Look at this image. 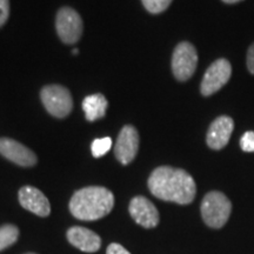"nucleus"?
I'll return each mask as SVG.
<instances>
[{
  "label": "nucleus",
  "instance_id": "20e7f679",
  "mask_svg": "<svg viewBox=\"0 0 254 254\" xmlns=\"http://www.w3.org/2000/svg\"><path fill=\"white\" fill-rule=\"evenodd\" d=\"M198 65V52L189 41H182L176 46L172 55V72L177 80L187 81L194 74Z\"/></svg>",
  "mask_w": 254,
  "mask_h": 254
},
{
  "label": "nucleus",
  "instance_id": "f257e3e1",
  "mask_svg": "<svg viewBox=\"0 0 254 254\" xmlns=\"http://www.w3.org/2000/svg\"><path fill=\"white\" fill-rule=\"evenodd\" d=\"M148 189L155 198L164 201L189 205L196 194V185L190 173L182 168L160 166L148 178Z\"/></svg>",
  "mask_w": 254,
  "mask_h": 254
},
{
  "label": "nucleus",
  "instance_id": "ddd939ff",
  "mask_svg": "<svg viewBox=\"0 0 254 254\" xmlns=\"http://www.w3.org/2000/svg\"><path fill=\"white\" fill-rule=\"evenodd\" d=\"M69 244L86 253H94L100 249L101 239L97 233L85 227H72L67 231Z\"/></svg>",
  "mask_w": 254,
  "mask_h": 254
},
{
  "label": "nucleus",
  "instance_id": "a211bd4d",
  "mask_svg": "<svg viewBox=\"0 0 254 254\" xmlns=\"http://www.w3.org/2000/svg\"><path fill=\"white\" fill-rule=\"evenodd\" d=\"M240 148L247 153H253L254 152V132L247 131L241 135L240 138Z\"/></svg>",
  "mask_w": 254,
  "mask_h": 254
},
{
  "label": "nucleus",
  "instance_id": "b1692460",
  "mask_svg": "<svg viewBox=\"0 0 254 254\" xmlns=\"http://www.w3.org/2000/svg\"><path fill=\"white\" fill-rule=\"evenodd\" d=\"M25 254H36V253H25Z\"/></svg>",
  "mask_w": 254,
  "mask_h": 254
},
{
  "label": "nucleus",
  "instance_id": "9b49d317",
  "mask_svg": "<svg viewBox=\"0 0 254 254\" xmlns=\"http://www.w3.org/2000/svg\"><path fill=\"white\" fill-rule=\"evenodd\" d=\"M0 154L19 166L31 167L37 164L34 152L13 139L0 138Z\"/></svg>",
  "mask_w": 254,
  "mask_h": 254
},
{
  "label": "nucleus",
  "instance_id": "4468645a",
  "mask_svg": "<svg viewBox=\"0 0 254 254\" xmlns=\"http://www.w3.org/2000/svg\"><path fill=\"white\" fill-rule=\"evenodd\" d=\"M107 100L103 94L97 93L88 95L82 101V110L88 122H95V120L103 118L107 110Z\"/></svg>",
  "mask_w": 254,
  "mask_h": 254
},
{
  "label": "nucleus",
  "instance_id": "2eb2a0df",
  "mask_svg": "<svg viewBox=\"0 0 254 254\" xmlns=\"http://www.w3.org/2000/svg\"><path fill=\"white\" fill-rule=\"evenodd\" d=\"M19 237V230L14 225L7 224L0 227V252L15 244Z\"/></svg>",
  "mask_w": 254,
  "mask_h": 254
},
{
  "label": "nucleus",
  "instance_id": "f8f14e48",
  "mask_svg": "<svg viewBox=\"0 0 254 254\" xmlns=\"http://www.w3.org/2000/svg\"><path fill=\"white\" fill-rule=\"evenodd\" d=\"M19 202L25 209L39 217H49L51 205L49 199L36 187L24 186L19 190Z\"/></svg>",
  "mask_w": 254,
  "mask_h": 254
},
{
  "label": "nucleus",
  "instance_id": "aec40b11",
  "mask_svg": "<svg viewBox=\"0 0 254 254\" xmlns=\"http://www.w3.org/2000/svg\"><path fill=\"white\" fill-rule=\"evenodd\" d=\"M246 66L251 74L254 75V43L251 44L249 50H247Z\"/></svg>",
  "mask_w": 254,
  "mask_h": 254
},
{
  "label": "nucleus",
  "instance_id": "dca6fc26",
  "mask_svg": "<svg viewBox=\"0 0 254 254\" xmlns=\"http://www.w3.org/2000/svg\"><path fill=\"white\" fill-rule=\"evenodd\" d=\"M112 147V139L110 136H105V138L95 139L92 142V154L94 158H100L105 155Z\"/></svg>",
  "mask_w": 254,
  "mask_h": 254
},
{
  "label": "nucleus",
  "instance_id": "6e6552de",
  "mask_svg": "<svg viewBox=\"0 0 254 254\" xmlns=\"http://www.w3.org/2000/svg\"><path fill=\"white\" fill-rule=\"evenodd\" d=\"M139 150V134L138 131L131 125H126L120 131L116 146L114 154L123 165H127L134 160Z\"/></svg>",
  "mask_w": 254,
  "mask_h": 254
},
{
  "label": "nucleus",
  "instance_id": "39448f33",
  "mask_svg": "<svg viewBox=\"0 0 254 254\" xmlns=\"http://www.w3.org/2000/svg\"><path fill=\"white\" fill-rule=\"evenodd\" d=\"M41 101L47 112L57 118H65L73 107L72 95L66 87L60 85H49L41 90Z\"/></svg>",
  "mask_w": 254,
  "mask_h": 254
},
{
  "label": "nucleus",
  "instance_id": "423d86ee",
  "mask_svg": "<svg viewBox=\"0 0 254 254\" xmlns=\"http://www.w3.org/2000/svg\"><path fill=\"white\" fill-rule=\"evenodd\" d=\"M232 75V65L227 59H217L206 69L204 78L200 84V92L204 97L217 93L230 81Z\"/></svg>",
  "mask_w": 254,
  "mask_h": 254
},
{
  "label": "nucleus",
  "instance_id": "7ed1b4c3",
  "mask_svg": "<svg viewBox=\"0 0 254 254\" xmlns=\"http://www.w3.org/2000/svg\"><path fill=\"white\" fill-rule=\"evenodd\" d=\"M202 220L211 228H221L230 219L232 202L224 193L212 190L204 196L200 206Z\"/></svg>",
  "mask_w": 254,
  "mask_h": 254
},
{
  "label": "nucleus",
  "instance_id": "f3484780",
  "mask_svg": "<svg viewBox=\"0 0 254 254\" xmlns=\"http://www.w3.org/2000/svg\"><path fill=\"white\" fill-rule=\"evenodd\" d=\"M144 7L152 14H158L166 11L172 0H141Z\"/></svg>",
  "mask_w": 254,
  "mask_h": 254
},
{
  "label": "nucleus",
  "instance_id": "f03ea898",
  "mask_svg": "<svg viewBox=\"0 0 254 254\" xmlns=\"http://www.w3.org/2000/svg\"><path fill=\"white\" fill-rule=\"evenodd\" d=\"M114 195L101 186H90L77 190L69 201V211L79 220L92 221L104 218L112 211Z\"/></svg>",
  "mask_w": 254,
  "mask_h": 254
},
{
  "label": "nucleus",
  "instance_id": "5701e85b",
  "mask_svg": "<svg viewBox=\"0 0 254 254\" xmlns=\"http://www.w3.org/2000/svg\"><path fill=\"white\" fill-rule=\"evenodd\" d=\"M73 55H78V49H74V50H73Z\"/></svg>",
  "mask_w": 254,
  "mask_h": 254
},
{
  "label": "nucleus",
  "instance_id": "9d476101",
  "mask_svg": "<svg viewBox=\"0 0 254 254\" xmlns=\"http://www.w3.org/2000/svg\"><path fill=\"white\" fill-rule=\"evenodd\" d=\"M129 213L136 224L145 228H154L159 224V212L154 204L145 196H134L129 202Z\"/></svg>",
  "mask_w": 254,
  "mask_h": 254
},
{
  "label": "nucleus",
  "instance_id": "4be33fe9",
  "mask_svg": "<svg viewBox=\"0 0 254 254\" xmlns=\"http://www.w3.org/2000/svg\"><path fill=\"white\" fill-rule=\"evenodd\" d=\"M225 4H237V2L241 1V0H222Z\"/></svg>",
  "mask_w": 254,
  "mask_h": 254
},
{
  "label": "nucleus",
  "instance_id": "1a4fd4ad",
  "mask_svg": "<svg viewBox=\"0 0 254 254\" xmlns=\"http://www.w3.org/2000/svg\"><path fill=\"white\" fill-rule=\"evenodd\" d=\"M234 129V120L228 116L215 118L208 127L206 134V144L211 150L220 151L230 141Z\"/></svg>",
  "mask_w": 254,
  "mask_h": 254
},
{
  "label": "nucleus",
  "instance_id": "0eeeda50",
  "mask_svg": "<svg viewBox=\"0 0 254 254\" xmlns=\"http://www.w3.org/2000/svg\"><path fill=\"white\" fill-rule=\"evenodd\" d=\"M56 28L63 43L75 44L82 34V20L77 11L71 7H62L56 19Z\"/></svg>",
  "mask_w": 254,
  "mask_h": 254
},
{
  "label": "nucleus",
  "instance_id": "6ab92c4d",
  "mask_svg": "<svg viewBox=\"0 0 254 254\" xmlns=\"http://www.w3.org/2000/svg\"><path fill=\"white\" fill-rule=\"evenodd\" d=\"M9 15V0H0V26L7 21Z\"/></svg>",
  "mask_w": 254,
  "mask_h": 254
},
{
  "label": "nucleus",
  "instance_id": "412c9836",
  "mask_svg": "<svg viewBox=\"0 0 254 254\" xmlns=\"http://www.w3.org/2000/svg\"><path fill=\"white\" fill-rule=\"evenodd\" d=\"M106 254H131V253H129L124 246L119 245V244L117 243H113L107 247Z\"/></svg>",
  "mask_w": 254,
  "mask_h": 254
}]
</instances>
